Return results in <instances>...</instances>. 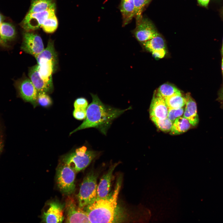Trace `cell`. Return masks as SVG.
Instances as JSON below:
<instances>
[{
  "mask_svg": "<svg viewBox=\"0 0 223 223\" xmlns=\"http://www.w3.org/2000/svg\"><path fill=\"white\" fill-rule=\"evenodd\" d=\"M121 181L119 178L113 192L108 196L96 199L83 209L90 223H120L126 220L125 211L117 202Z\"/></svg>",
  "mask_w": 223,
  "mask_h": 223,
  "instance_id": "1",
  "label": "cell"
},
{
  "mask_svg": "<svg viewBox=\"0 0 223 223\" xmlns=\"http://www.w3.org/2000/svg\"><path fill=\"white\" fill-rule=\"evenodd\" d=\"M92 100L86 109L85 120L77 128L70 133V135L81 129L90 128L98 129L106 135L112 121L126 111L131 109V107L125 109L115 108L105 105L96 94L90 93Z\"/></svg>",
  "mask_w": 223,
  "mask_h": 223,
  "instance_id": "2",
  "label": "cell"
},
{
  "mask_svg": "<svg viewBox=\"0 0 223 223\" xmlns=\"http://www.w3.org/2000/svg\"><path fill=\"white\" fill-rule=\"evenodd\" d=\"M35 58L41 77L52 91L53 88L52 75L56 69L57 62L54 41L49 39L46 47Z\"/></svg>",
  "mask_w": 223,
  "mask_h": 223,
  "instance_id": "3",
  "label": "cell"
},
{
  "mask_svg": "<svg viewBox=\"0 0 223 223\" xmlns=\"http://www.w3.org/2000/svg\"><path fill=\"white\" fill-rule=\"evenodd\" d=\"M98 154L97 152L87 150L86 147L83 146L64 156L62 163L70 166L75 172H77L87 167Z\"/></svg>",
  "mask_w": 223,
  "mask_h": 223,
  "instance_id": "4",
  "label": "cell"
},
{
  "mask_svg": "<svg viewBox=\"0 0 223 223\" xmlns=\"http://www.w3.org/2000/svg\"><path fill=\"white\" fill-rule=\"evenodd\" d=\"M98 175L93 171L89 173L81 184L77 195L79 207L82 209L92 203L96 199Z\"/></svg>",
  "mask_w": 223,
  "mask_h": 223,
  "instance_id": "5",
  "label": "cell"
},
{
  "mask_svg": "<svg viewBox=\"0 0 223 223\" xmlns=\"http://www.w3.org/2000/svg\"><path fill=\"white\" fill-rule=\"evenodd\" d=\"M58 186L63 193L69 195L75 189V172L70 166L62 163L58 168L56 173Z\"/></svg>",
  "mask_w": 223,
  "mask_h": 223,
  "instance_id": "6",
  "label": "cell"
},
{
  "mask_svg": "<svg viewBox=\"0 0 223 223\" xmlns=\"http://www.w3.org/2000/svg\"><path fill=\"white\" fill-rule=\"evenodd\" d=\"M56 8L37 13L28 12L21 23L26 31H32L38 29L44 21L50 16L55 13Z\"/></svg>",
  "mask_w": 223,
  "mask_h": 223,
  "instance_id": "7",
  "label": "cell"
},
{
  "mask_svg": "<svg viewBox=\"0 0 223 223\" xmlns=\"http://www.w3.org/2000/svg\"><path fill=\"white\" fill-rule=\"evenodd\" d=\"M22 50L35 57L44 49L42 40L37 34L32 31H26L24 33Z\"/></svg>",
  "mask_w": 223,
  "mask_h": 223,
  "instance_id": "8",
  "label": "cell"
},
{
  "mask_svg": "<svg viewBox=\"0 0 223 223\" xmlns=\"http://www.w3.org/2000/svg\"><path fill=\"white\" fill-rule=\"evenodd\" d=\"M133 34L137 40L142 43L152 39L159 33L151 21L142 18L137 22Z\"/></svg>",
  "mask_w": 223,
  "mask_h": 223,
  "instance_id": "9",
  "label": "cell"
},
{
  "mask_svg": "<svg viewBox=\"0 0 223 223\" xmlns=\"http://www.w3.org/2000/svg\"><path fill=\"white\" fill-rule=\"evenodd\" d=\"M67 223H90L88 216L83 209L77 207L74 199L67 198L65 204Z\"/></svg>",
  "mask_w": 223,
  "mask_h": 223,
  "instance_id": "10",
  "label": "cell"
},
{
  "mask_svg": "<svg viewBox=\"0 0 223 223\" xmlns=\"http://www.w3.org/2000/svg\"><path fill=\"white\" fill-rule=\"evenodd\" d=\"M17 87L23 99L35 105L38 93L30 79L25 78L20 80L17 83Z\"/></svg>",
  "mask_w": 223,
  "mask_h": 223,
  "instance_id": "11",
  "label": "cell"
},
{
  "mask_svg": "<svg viewBox=\"0 0 223 223\" xmlns=\"http://www.w3.org/2000/svg\"><path fill=\"white\" fill-rule=\"evenodd\" d=\"M168 108L165 99L155 91L150 106L149 113L151 118L164 119L168 117Z\"/></svg>",
  "mask_w": 223,
  "mask_h": 223,
  "instance_id": "12",
  "label": "cell"
},
{
  "mask_svg": "<svg viewBox=\"0 0 223 223\" xmlns=\"http://www.w3.org/2000/svg\"><path fill=\"white\" fill-rule=\"evenodd\" d=\"M42 218L46 223L62 222L64 219L63 206L57 202L50 203L48 209L43 213Z\"/></svg>",
  "mask_w": 223,
  "mask_h": 223,
  "instance_id": "13",
  "label": "cell"
},
{
  "mask_svg": "<svg viewBox=\"0 0 223 223\" xmlns=\"http://www.w3.org/2000/svg\"><path fill=\"white\" fill-rule=\"evenodd\" d=\"M117 164L116 163L112 166L101 178L97 186L96 199L104 198L109 195L112 173Z\"/></svg>",
  "mask_w": 223,
  "mask_h": 223,
  "instance_id": "14",
  "label": "cell"
},
{
  "mask_svg": "<svg viewBox=\"0 0 223 223\" xmlns=\"http://www.w3.org/2000/svg\"><path fill=\"white\" fill-rule=\"evenodd\" d=\"M185 97L186 106L183 117L189 120L191 125L195 126L197 125L199 121L196 103L189 93H187Z\"/></svg>",
  "mask_w": 223,
  "mask_h": 223,
  "instance_id": "15",
  "label": "cell"
},
{
  "mask_svg": "<svg viewBox=\"0 0 223 223\" xmlns=\"http://www.w3.org/2000/svg\"><path fill=\"white\" fill-rule=\"evenodd\" d=\"M28 75L29 78L36 88L38 93H47L51 92L40 75L37 64L30 68Z\"/></svg>",
  "mask_w": 223,
  "mask_h": 223,
  "instance_id": "16",
  "label": "cell"
},
{
  "mask_svg": "<svg viewBox=\"0 0 223 223\" xmlns=\"http://www.w3.org/2000/svg\"><path fill=\"white\" fill-rule=\"evenodd\" d=\"M123 26L127 24L135 15L133 0H121L120 7Z\"/></svg>",
  "mask_w": 223,
  "mask_h": 223,
  "instance_id": "17",
  "label": "cell"
},
{
  "mask_svg": "<svg viewBox=\"0 0 223 223\" xmlns=\"http://www.w3.org/2000/svg\"><path fill=\"white\" fill-rule=\"evenodd\" d=\"M56 8L55 0H31L28 12L37 13Z\"/></svg>",
  "mask_w": 223,
  "mask_h": 223,
  "instance_id": "18",
  "label": "cell"
},
{
  "mask_svg": "<svg viewBox=\"0 0 223 223\" xmlns=\"http://www.w3.org/2000/svg\"><path fill=\"white\" fill-rule=\"evenodd\" d=\"M141 43L145 50L151 53L161 50L166 49L164 40L160 34L152 39Z\"/></svg>",
  "mask_w": 223,
  "mask_h": 223,
  "instance_id": "19",
  "label": "cell"
},
{
  "mask_svg": "<svg viewBox=\"0 0 223 223\" xmlns=\"http://www.w3.org/2000/svg\"><path fill=\"white\" fill-rule=\"evenodd\" d=\"M190 125L186 118L184 117H179L173 123L170 133L171 135H177L184 133L190 129Z\"/></svg>",
  "mask_w": 223,
  "mask_h": 223,
  "instance_id": "20",
  "label": "cell"
},
{
  "mask_svg": "<svg viewBox=\"0 0 223 223\" xmlns=\"http://www.w3.org/2000/svg\"><path fill=\"white\" fill-rule=\"evenodd\" d=\"M16 35L13 25L7 22H2L0 25V41L7 42L13 39Z\"/></svg>",
  "mask_w": 223,
  "mask_h": 223,
  "instance_id": "21",
  "label": "cell"
},
{
  "mask_svg": "<svg viewBox=\"0 0 223 223\" xmlns=\"http://www.w3.org/2000/svg\"><path fill=\"white\" fill-rule=\"evenodd\" d=\"M168 108L178 109L183 107L186 103L185 97L181 93L177 94L165 98Z\"/></svg>",
  "mask_w": 223,
  "mask_h": 223,
  "instance_id": "22",
  "label": "cell"
},
{
  "mask_svg": "<svg viewBox=\"0 0 223 223\" xmlns=\"http://www.w3.org/2000/svg\"><path fill=\"white\" fill-rule=\"evenodd\" d=\"M155 92L158 95L164 99L181 92L175 86L168 83H165L160 85Z\"/></svg>",
  "mask_w": 223,
  "mask_h": 223,
  "instance_id": "23",
  "label": "cell"
},
{
  "mask_svg": "<svg viewBox=\"0 0 223 223\" xmlns=\"http://www.w3.org/2000/svg\"><path fill=\"white\" fill-rule=\"evenodd\" d=\"M58 25V19L55 13L46 19L42 24L41 27L45 32L52 33L56 31Z\"/></svg>",
  "mask_w": 223,
  "mask_h": 223,
  "instance_id": "24",
  "label": "cell"
},
{
  "mask_svg": "<svg viewBox=\"0 0 223 223\" xmlns=\"http://www.w3.org/2000/svg\"><path fill=\"white\" fill-rule=\"evenodd\" d=\"M151 118L156 126L161 131L168 132L171 130L173 123L168 117L162 119L154 118Z\"/></svg>",
  "mask_w": 223,
  "mask_h": 223,
  "instance_id": "25",
  "label": "cell"
},
{
  "mask_svg": "<svg viewBox=\"0 0 223 223\" xmlns=\"http://www.w3.org/2000/svg\"><path fill=\"white\" fill-rule=\"evenodd\" d=\"M135 8V16L137 22L142 17L144 7L147 3V0H133Z\"/></svg>",
  "mask_w": 223,
  "mask_h": 223,
  "instance_id": "26",
  "label": "cell"
},
{
  "mask_svg": "<svg viewBox=\"0 0 223 223\" xmlns=\"http://www.w3.org/2000/svg\"><path fill=\"white\" fill-rule=\"evenodd\" d=\"M37 102L40 105L43 107L50 106L52 102L50 98L45 93H38Z\"/></svg>",
  "mask_w": 223,
  "mask_h": 223,
  "instance_id": "27",
  "label": "cell"
},
{
  "mask_svg": "<svg viewBox=\"0 0 223 223\" xmlns=\"http://www.w3.org/2000/svg\"><path fill=\"white\" fill-rule=\"evenodd\" d=\"M184 111L183 107L178 109L168 108V117L173 123L177 118L183 115Z\"/></svg>",
  "mask_w": 223,
  "mask_h": 223,
  "instance_id": "28",
  "label": "cell"
},
{
  "mask_svg": "<svg viewBox=\"0 0 223 223\" xmlns=\"http://www.w3.org/2000/svg\"><path fill=\"white\" fill-rule=\"evenodd\" d=\"M88 106V102L87 100L83 97L77 98L74 103V109L81 108L87 109Z\"/></svg>",
  "mask_w": 223,
  "mask_h": 223,
  "instance_id": "29",
  "label": "cell"
},
{
  "mask_svg": "<svg viewBox=\"0 0 223 223\" xmlns=\"http://www.w3.org/2000/svg\"><path fill=\"white\" fill-rule=\"evenodd\" d=\"M86 109L81 108L74 109L73 112L74 117L78 120L85 119L86 116Z\"/></svg>",
  "mask_w": 223,
  "mask_h": 223,
  "instance_id": "30",
  "label": "cell"
},
{
  "mask_svg": "<svg viewBox=\"0 0 223 223\" xmlns=\"http://www.w3.org/2000/svg\"><path fill=\"white\" fill-rule=\"evenodd\" d=\"M153 56L157 58H162L166 53V49H162L154 51L151 53Z\"/></svg>",
  "mask_w": 223,
  "mask_h": 223,
  "instance_id": "31",
  "label": "cell"
},
{
  "mask_svg": "<svg viewBox=\"0 0 223 223\" xmlns=\"http://www.w3.org/2000/svg\"><path fill=\"white\" fill-rule=\"evenodd\" d=\"M198 3L201 6L205 7H207L210 0H197Z\"/></svg>",
  "mask_w": 223,
  "mask_h": 223,
  "instance_id": "32",
  "label": "cell"
},
{
  "mask_svg": "<svg viewBox=\"0 0 223 223\" xmlns=\"http://www.w3.org/2000/svg\"><path fill=\"white\" fill-rule=\"evenodd\" d=\"M218 99L220 101L223 103V87L219 93Z\"/></svg>",
  "mask_w": 223,
  "mask_h": 223,
  "instance_id": "33",
  "label": "cell"
},
{
  "mask_svg": "<svg viewBox=\"0 0 223 223\" xmlns=\"http://www.w3.org/2000/svg\"><path fill=\"white\" fill-rule=\"evenodd\" d=\"M221 70L222 74L223 77V56H222V61H221Z\"/></svg>",
  "mask_w": 223,
  "mask_h": 223,
  "instance_id": "34",
  "label": "cell"
},
{
  "mask_svg": "<svg viewBox=\"0 0 223 223\" xmlns=\"http://www.w3.org/2000/svg\"><path fill=\"white\" fill-rule=\"evenodd\" d=\"M3 20V17L0 14V25L2 23Z\"/></svg>",
  "mask_w": 223,
  "mask_h": 223,
  "instance_id": "35",
  "label": "cell"
},
{
  "mask_svg": "<svg viewBox=\"0 0 223 223\" xmlns=\"http://www.w3.org/2000/svg\"><path fill=\"white\" fill-rule=\"evenodd\" d=\"M221 52L222 55V56H223V42H222V45Z\"/></svg>",
  "mask_w": 223,
  "mask_h": 223,
  "instance_id": "36",
  "label": "cell"
},
{
  "mask_svg": "<svg viewBox=\"0 0 223 223\" xmlns=\"http://www.w3.org/2000/svg\"><path fill=\"white\" fill-rule=\"evenodd\" d=\"M1 144L0 142V151H1Z\"/></svg>",
  "mask_w": 223,
  "mask_h": 223,
  "instance_id": "37",
  "label": "cell"
},
{
  "mask_svg": "<svg viewBox=\"0 0 223 223\" xmlns=\"http://www.w3.org/2000/svg\"><path fill=\"white\" fill-rule=\"evenodd\" d=\"M151 0H147V3L151 1Z\"/></svg>",
  "mask_w": 223,
  "mask_h": 223,
  "instance_id": "38",
  "label": "cell"
}]
</instances>
